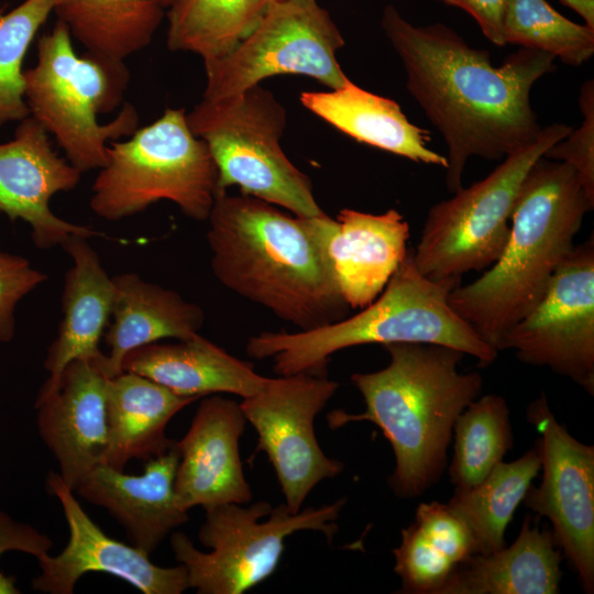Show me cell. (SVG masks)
Wrapping results in <instances>:
<instances>
[{"instance_id":"cell-5","label":"cell","mask_w":594,"mask_h":594,"mask_svg":"<svg viewBox=\"0 0 594 594\" xmlns=\"http://www.w3.org/2000/svg\"><path fill=\"white\" fill-rule=\"evenodd\" d=\"M461 278L432 279L419 272L411 253L369 306L353 316L310 330L266 331L246 343L250 358H273L277 375H324L329 358L362 344L425 343L452 348L491 365L498 352L450 306Z\"/></svg>"},{"instance_id":"cell-2","label":"cell","mask_w":594,"mask_h":594,"mask_svg":"<svg viewBox=\"0 0 594 594\" xmlns=\"http://www.w3.org/2000/svg\"><path fill=\"white\" fill-rule=\"evenodd\" d=\"M211 270L229 290L310 330L348 316L308 218L219 191L207 219Z\"/></svg>"},{"instance_id":"cell-4","label":"cell","mask_w":594,"mask_h":594,"mask_svg":"<svg viewBox=\"0 0 594 594\" xmlns=\"http://www.w3.org/2000/svg\"><path fill=\"white\" fill-rule=\"evenodd\" d=\"M593 207L572 166L540 157L524 180L503 252L477 279L452 289V309L496 350L541 299Z\"/></svg>"},{"instance_id":"cell-10","label":"cell","mask_w":594,"mask_h":594,"mask_svg":"<svg viewBox=\"0 0 594 594\" xmlns=\"http://www.w3.org/2000/svg\"><path fill=\"white\" fill-rule=\"evenodd\" d=\"M572 129L563 123L542 128L536 142L507 155L485 178L433 205L411 253L419 272L432 279L461 278L495 263L528 172Z\"/></svg>"},{"instance_id":"cell-36","label":"cell","mask_w":594,"mask_h":594,"mask_svg":"<svg viewBox=\"0 0 594 594\" xmlns=\"http://www.w3.org/2000/svg\"><path fill=\"white\" fill-rule=\"evenodd\" d=\"M51 538L33 526L18 522L0 509V557L8 551H20L36 559L50 552ZM15 579L0 572V594H19Z\"/></svg>"},{"instance_id":"cell-14","label":"cell","mask_w":594,"mask_h":594,"mask_svg":"<svg viewBox=\"0 0 594 594\" xmlns=\"http://www.w3.org/2000/svg\"><path fill=\"white\" fill-rule=\"evenodd\" d=\"M527 420L540 432L542 476L522 503L551 525L553 540L578 574L585 593L594 592V447L580 442L553 416L542 393L527 407Z\"/></svg>"},{"instance_id":"cell-3","label":"cell","mask_w":594,"mask_h":594,"mask_svg":"<svg viewBox=\"0 0 594 594\" xmlns=\"http://www.w3.org/2000/svg\"><path fill=\"white\" fill-rule=\"evenodd\" d=\"M388 365L371 373H354L352 384L362 394L365 410L328 415L330 428L370 421L389 441L395 468L388 484L395 495H422L442 476L453 425L483 388L477 372L460 373L463 353L425 343H388Z\"/></svg>"},{"instance_id":"cell-39","label":"cell","mask_w":594,"mask_h":594,"mask_svg":"<svg viewBox=\"0 0 594 594\" xmlns=\"http://www.w3.org/2000/svg\"><path fill=\"white\" fill-rule=\"evenodd\" d=\"M164 9H168L174 0H155Z\"/></svg>"},{"instance_id":"cell-28","label":"cell","mask_w":594,"mask_h":594,"mask_svg":"<svg viewBox=\"0 0 594 594\" xmlns=\"http://www.w3.org/2000/svg\"><path fill=\"white\" fill-rule=\"evenodd\" d=\"M53 13L86 52L124 62L152 42L164 8L155 0H57Z\"/></svg>"},{"instance_id":"cell-30","label":"cell","mask_w":594,"mask_h":594,"mask_svg":"<svg viewBox=\"0 0 594 594\" xmlns=\"http://www.w3.org/2000/svg\"><path fill=\"white\" fill-rule=\"evenodd\" d=\"M272 0H174L168 8L167 47L202 61L230 53L258 24Z\"/></svg>"},{"instance_id":"cell-25","label":"cell","mask_w":594,"mask_h":594,"mask_svg":"<svg viewBox=\"0 0 594 594\" xmlns=\"http://www.w3.org/2000/svg\"><path fill=\"white\" fill-rule=\"evenodd\" d=\"M197 399L129 371L108 378V440L101 464L123 471L132 459L147 461L165 453L174 443L166 436L168 422Z\"/></svg>"},{"instance_id":"cell-29","label":"cell","mask_w":594,"mask_h":594,"mask_svg":"<svg viewBox=\"0 0 594 594\" xmlns=\"http://www.w3.org/2000/svg\"><path fill=\"white\" fill-rule=\"evenodd\" d=\"M540 469L537 439L529 451L513 462H499L474 487L454 492L447 504L470 530L475 554L492 553L506 546V528Z\"/></svg>"},{"instance_id":"cell-6","label":"cell","mask_w":594,"mask_h":594,"mask_svg":"<svg viewBox=\"0 0 594 594\" xmlns=\"http://www.w3.org/2000/svg\"><path fill=\"white\" fill-rule=\"evenodd\" d=\"M36 48V64L24 69L30 116L54 136L66 160L81 174L100 169L109 143L139 128L138 111L128 102L110 122L98 120L123 101L128 67L89 52L78 55L67 26L58 20L38 37Z\"/></svg>"},{"instance_id":"cell-38","label":"cell","mask_w":594,"mask_h":594,"mask_svg":"<svg viewBox=\"0 0 594 594\" xmlns=\"http://www.w3.org/2000/svg\"><path fill=\"white\" fill-rule=\"evenodd\" d=\"M564 6L576 12L584 22L594 28V0H560Z\"/></svg>"},{"instance_id":"cell-20","label":"cell","mask_w":594,"mask_h":594,"mask_svg":"<svg viewBox=\"0 0 594 594\" xmlns=\"http://www.w3.org/2000/svg\"><path fill=\"white\" fill-rule=\"evenodd\" d=\"M178 462L174 441L165 453L147 460L143 473L125 474L99 464L74 492L106 508L124 528L131 544L150 556L173 529L188 520L174 487Z\"/></svg>"},{"instance_id":"cell-23","label":"cell","mask_w":594,"mask_h":594,"mask_svg":"<svg viewBox=\"0 0 594 594\" xmlns=\"http://www.w3.org/2000/svg\"><path fill=\"white\" fill-rule=\"evenodd\" d=\"M112 278L116 286L112 322L103 333L109 349L103 362L108 378L123 372L125 356L138 348L199 333L205 321L199 305L185 300L173 289L144 280L136 273Z\"/></svg>"},{"instance_id":"cell-12","label":"cell","mask_w":594,"mask_h":594,"mask_svg":"<svg viewBox=\"0 0 594 594\" xmlns=\"http://www.w3.org/2000/svg\"><path fill=\"white\" fill-rule=\"evenodd\" d=\"M530 365L544 366L594 394V239L574 245L534 309L499 340Z\"/></svg>"},{"instance_id":"cell-19","label":"cell","mask_w":594,"mask_h":594,"mask_svg":"<svg viewBox=\"0 0 594 594\" xmlns=\"http://www.w3.org/2000/svg\"><path fill=\"white\" fill-rule=\"evenodd\" d=\"M246 422L240 403L217 394L201 400L188 431L176 441L174 487L185 510L252 499L239 451Z\"/></svg>"},{"instance_id":"cell-26","label":"cell","mask_w":594,"mask_h":594,"mask_svg":"<svg viewBox=\"0 0 594 594\" xmlns=\"http://www.w3.org/2000/svg\"><path fill=\"white\" fill-rule=\"evenodd\" d=\"M302 106L358 142L417 163L447 167L444 155L427 145L429 132L411 123L393 99L370 92L351 80L331 91H305Z\"/></svg>"},{"instance_id":"cell-15","label":"cell","mask_w":594,"mask_h":594,"mask_svg":"<svg viewBox=\"0 0 594 594\" xmlns=\"http://www.w3.org/2000/svg\"><path fill=\"white\" fill-rule=\"evenodd\" d=\"M47 493L61 503L68 525L69 539L57 554L37 558L41 573L32 580L35 591L47 594H72L78 580L89 572L114 575L144 594H182L189 588L183 564L164 568L150 556L107 536L86 514L61 475L50 472Z\"/></svg>"},{"instance_id":"cell-17","label":"cell","mask_w":594,"mask_h":594,"mask_svg":"<svg viewBox=\"0 0 594 594\" xmlns=\"http://www.w3.org/2000/svg\"><path fill=\"white\" fill-rule=\"evenodd\" d=\"M308 221L352 309L373 302L408 253L409 224L396 209L374 215L344 208L336 219L324 213Z\"/></svg>"},{"instance_id":"cell-34","label":"cell","mask_w":594,"mask_h":594,"mask_svg":"<svg viewBox=\"0 0 594 594\" xmlns=\"http://www.w3.org/2000/svg\"><path fill=\"white\" fill-rule=\"evenodd\" d=\"M579 105L583 114L582 124L553 144L543 157L572 166L587 197L594 201V84L592 79L582 85Z\"/></svg>"},{"instance_id":"cell-35","label":"cell","mask_w":594,"mask_h":594,"mask_svg":"<svg viewBox=\"0 0 594 594\" xmlns=\"http://www.w3.org/2000/svg\"><path fill=\"white\" fill-rule=\"evenodd\" d=\"M45 280L46 275L25 257L0 251V343L14 336L16 304Z\"/></svg>"},{"instance_id":"cell-9","label":"cell","mask_w":594,"mask_h":594,"mask_svg":"<svg viewBox=\"0 0 594 594\" xmlns=\"http://www.w3.org/2000/svg\"><path fill=\"white\" fill-rule=\"evenodd\" d=\"M345 499L293 513L286 504H221L206 510L198 539L211 549L198 550L184 532L170 536L175 559L187 570L189 588L199 594H241L273 574L285 539L300 530L322 532L331 540Z\"/></svg>"},{"instance_id":"cell-8","label":"cell","mask_w":594,"mask_h":594,"mask_svg":"<svg viewBox=\"0 0 594 594\" xmlns=\"http://www.w3.org/2000/svg\"><path fill=\"white\" fill-rule=\"evenodd\" d=\"M187 122L208 145L218 170L219 191L237 186L243 195L296 217L324 215L310 178L282 148L286 110L270 90L258 84L226 98L201 99L187 113Z\"/></svg>"},{"instance_id":"cell-31","label":"cell","mask_w":594,"mask_h":594,"mask_svg":"<svg viewBox=\"0 0 594 594\" xmlns=\"http://www.w3.org/2000/svg\"><path fill=\"white\" fill-rule=\"evenodd\" d=\"M448 472L454 492L477 485L514 446L510 413L504 397L479 396L459 415L452 431Z\"/></svg>"},{"instance_id":"cell-18","label":"cell","mask_w":594,"mask_h":594,"mask_svg":"<svg viewBox=\"0 0 594 594\" xmlns=\"http://www.w3.org/2000/svg\"><path fill=\"white\" fill-rule=\"evenodd\" d=\"M105 359L72 361L54 392L35 403L38 433L73 491L101 464L107 447Z\"/></svg>"},{"instance_id":"cell-7","label":"cell","mask_w":594,"mask_h":594,"mask_svg":"<svg viewBox=\"0 0 594 594\" xmlns=\"http://www.w3.org/2000/svg\"><path fill=\"white\" fill-rule=\"evenodd\" d=\"M218 193L208 145L190 130L185 109L168 108L128 140L109 143L90 208L105 220L118 221L168 200L186 217L206 221Z\"/></svg>"},{"instance_id":"cell-21","label":"cell","mask_w":594,"mask_h":594,"mask_svg":"<svg viewBox=\"0 0 594 594\" xmlns=\"http://www.w3.org/2000/svg\"><path fill=\"white\" fill-rule=\"evenodd\" d=\"M87 239L72 235L62 245L73 264L64 278L63 318L44 361L48 377L36 399L54 392L72 361L103 355L99 342L112 312L116 286Z\"/></svg>"},{"instance_id":"cell-24","label":"cell","mask_w":594,"mask_h":594,"mask_svg":"<svg viewBox=\"0 0 594 594\" xmlns=\"http://www.w3.org/2000/svg\"><path fill=\"white\" fill-rule=\"evenodd\" d=\"M561 550L540 517L526 515L510 546L473 554L449 576L438 594H557Z\"/></svg>"},{"instance_id":"cell-22","label":"cell","mask_w":594,"mask_h":594,"mask_svg":"<svg viewBox=\"0 0 594 594\" xmlns=\"http://www.w3.org/2000/svg\"><path fill=\"white\" fill-rule=\"evenodd\" d=\"M122 371L143 375L180 396L228 393L246 398L262 391L270 377L199 333L176 342H155L131 351Z\"/></svg>"},{"instance_id":"cell-11","label":"cell","mask_w":594,"mask_h":594,"mask_svg":"<svg viewBox=\"0 0 594 594\" xmlns=\"http://www.w3.org/2000/svg\"><path fill=\"white\" fill-rule=\"evenodd\" d=\"M344 40L316 0H272L253 31L230 53L205 61L202 99L240 94L278 75L311 77L330 89L350 79L337 61Z\"/></svg>"},{"instance_id":"cell-27","label":"cell","mask_w":594,"mask_h":594,"mask_svg":"<svg viewBox=\"0 0 594 594\" xmlns=\"http://www.w3.org/2000/svg\"><path fill=\"white\" fill-rule=\"evenodd\" d=\"M402 593L438 594L452 572L475 554L470 530L446 503H421L393 550Z\"/></svg>"},{"instance_id":"cell-33","label":"cell","mask_w":594,"mask_h":594,"mask_svg":"<svg viewBox=\"0 0 594 594\" xmlns=\"http://www.w3.org/2000/svg\"><path fill=\"white\" fill-rule=\"evenodd\" d=\"M57 0H23L0 9V128L30 116L25 101L23 62Z\"/></svg>"},{"instance_id":"cell-13","label":"cell","mask_w":594,"mask_h":594,"mask_svg":"<svg viewBox=\"0 0 594 594\" xmlns=\"http://www.w3.org/2000/svg\"><path fill=\"white\" fill-rule=\"evenodd\" d=\"M338 387L326 375H278L240 403L248 422L256 430L257 450L266 453L293 513L300 510L319 482L343 470L340 461L323 453L314 427L315 418Z\"/></svg>"},{"instance_id":"cell-1","label":"cell","mask_w":594,"mask_h":594,"mask_svg":"<svg viewBox=\"0 0 594 594\" xmlns=\"http://www.w3.org/2000/svg\"><path fill=\"white\" fill-rule=\"evenodd\" d=\"M382 29L406 74V88L447 146L446 185L462 186L472 156L497 161L537 141L542 127L530 102L534 85L556 57L520 47L495 66L443 23L417 26L387 4Z\"/></svg>"},{"instance_id":"cell-37","label":"cell","mask_w":594,"mask_h":594,"mask_svg":"<svg viewBox=\"0 0 594 594\" xmlns=\"http://www.w3.org/2000/svg\"><path fill=\"white\" fill-rule=\"evenodd\" d=\"M469 13L486 38L497 46L505 45L504 16L508 0H438Z\"/></svg>"},{"instance_id":"cell-16","label":"cell","mask_w":594,"mask_h":594,"mask_svg":"<svg viewBox=\"0 0 594 594\" xmlns=\"http://www.w3.org/2000/svg\"><path fill=\"white\" fill-rule=\"evenodd\" d=\"M81 173L53 148L46 130L31 116L20 121L11 141L0 143V212L22 220L40 249L63 245L72 235L90 238L92 229L68 222L50 206L54 195L73 190Z\"/></svg>"},{"instance_id":"cell-32","label":"cell","mask_w":594,"mask_h":594,"mask_svg":"<svg viewBox=\"0 0 594 594\" xmlns=\"http://www.w3.org/2000/svg\"><path fill=\"white\" fill-rule=\"evenodd\" d=\"M504 40L505 44L547 52L573 67L594 54V28L569 20L546 0H508Z\"/></svg>"}]
</instances>
